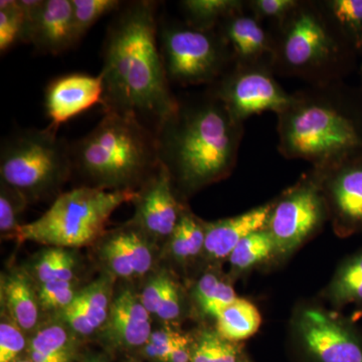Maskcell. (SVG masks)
I'll list each match as a JSON object with an SVG mask.
<instances>
[{"label":"cell","mask_w":362,"mask_h":362,"mask_svg":"<svg viewBox=\"0 0 362 362\" xmlns=\"http://www.w3.org/2000/svg\"><path fill=\"white\" fill-rule=\"evenodd\" d=\"M157 7L151 0L123 4L107 30L100 73L104 112L130 114L147 126L149 121L154 132L178 103L159 49Z\"/></svg>","instance_id":"6da1fadb"},{"label":"cell","mask_w":362,"mask_h":362,"mask_svg":"<svg viewBox=\"0 0 362 362\" xmlns=\"http://www.w3.org/2000/svg\"><path fill=\"white\" fill-rule=\"evenodd\" d=\"M244 123L209 89L178 99L156 130L159 163L173 187L194 192L226 177L237 163Z\"/></svg>","instance_id":"7a4b0ae2"},{"label":"cell","mask_w":362,"mask_h":362,"mask_svg":"<svg viewBox=\"0 0 362 362\" xmlns=\"http://www.w3.org/2000/svg\"><path fill=\"white\" fill-rule=\"evenodd\" d=\"M278 115V150L285 158L311 162L324 168L357 156L362 133L343 103L337 82L311 86L292 94Z\"/></svg>","instance_id":"3957f363"},{"label":"cell","mask_w":362,"mask_h":362,"mask_svg":"<svg viewBox=\"0 0 362 362\" xmlns=\"http://www.w3.org/2000/svg\"><path fill=\"white\" fill-rule=\"evenodd\" d=\"M96 127L70 143L71 170L83 187L134 190L158 168L156 132L130 114L104 112Z\"/></svg>","instance_id":"277c9868"},{"label":"cell","mask_w":362,"mask_h":362,"mask_svg":"<svg viewBox=\"0 0 362 362\" xmlns=\"http://www.w3.org/2000/svg\"><path fill=\"white\" fill-rule=\"evenodd\" d=\"M273 71L311 86L337 82L349 47L338 37L317 1H301L273 23Z\"/></svg>","instance_id":"5b68a950"},{"label":"cell","mask_w":362,"mask_h":362,"mask_svg":"<svg viewBox=\"0 0 362 362\" xmlns=\"http://www.w3.org/2000/svg\"><path fill=\"white\" fill-rule=\"evenodd\" d=\"M136 194V190L75 188L58 195L37 220L21 226L18 240L64 249L89 246L104 235L114 211L134 201Z\"/></svg>","instance_id":"8992f818"},{"label":"cell","mask_w":362,"mask_h":362,"mask_svg":"<svg viewBox=\"0 0 362 362\" xmlns=\"http://www.w3.org/2000/svg\"><path fill=\"white\" fill-rule=\"evenodd\" d=\"M71 173L70 143L51 126L20 129L2 140L1 183L20 192L28 202L56 194Z\"/></svg>","instance_id":"52a82bcc"},{"label":"cell","mask_w":362,"mask_h":362,"mask_svg":"<svg viewBox=\"0 0 362 362\" xmlns=\"http://www.w3.org/2000/svg\"><path fill=\"white\" fill-rule=\"evenodd\" d=\"M158 42L170 84L209 87L233 65L230 49L218 30H199L185 21L162 20Z\"/></svg>","instance_id":"ba28073f"},{"label":"cell","mask_w":362,"mask_h":362,"mask_svg":"<svg viewBox=\"0 0 362 362\" xmlns=\"http://www.w3.org/2000/svg\"><path fill=\"white\" fill-rule=\"evenodd\" d=\"M267 66L233 65L209 90L226 105L235 119H246L265 112L284 110L292 100Z\"/></svg>","instance_id":"9c48e42d"},{"label":"cell","mask_w":362,"mask_h":362,"mask_svg":"<svg viewBox=\"0 0 362 362\" xmlns=\"http://www.w3.org/2000/svg\"><path fill=\"white\" fill-rule=\"evenodd\" d=\"M325 199L315 173L311 180L298 183L273 204L267 230L275 251L288 254L296 249L323 220Z\"/></svg>","instance_id":"30bf717a"},{"label":"cell","mask_w":362,"mask_h":362,"mask_svg":"<svg viewBox=\"0 0 362 362\" xmlns=\"http://www.w3.org/2000/svg\"><path fill=\"white\" fill-rule=\"evenodd\" d=\"M298 331L307 351L319 362H362L361 337L349 325L322 311H304Z\"/></svg>","instance_id":"8fae6325"},{"label":"cell","mask_w":362,"mask_h":362,"mask_svg":"<svg viewBox=\"0 0 362 362\" xmlns=\"http://www.w3.org/2000/svg\"><path fill=\"white\" fill-rule=\"evenodd\" d=\"M133 202L136 206L133 223L154 238L170 237L185 211L177 201L168 169L162 164L140 187Z\"/></svg>","instance_id":"7c38bea8"},{"label":"cell","mask_w":362,"mask_h":362,"mask_svg":"<svg viewBox=\"0 0 362 362\" xmlns=\"http://www.w3.org/2000/svg\"><path fill=\"white\" fill-rule=\"evenodd\" d=\"M361 157L357 154L313 170L335 218L349 230H362Z\"/></svg>","instance_id":"4fadbf2b"},{"label":"cell","mask_w":362,"mask_h":362,"mask_svg":"<svg viewBox=\"0 0 362 362\" xmlns=\"http://www.w3.org/2000/svg\"><path fill=\"white\" fill-rule=\"evenodd\" d=\"M104 83L98 76L74 73L54 78L45 88V108L51 127L58 130L62 124L103 103Z\"/></svg>","instance_id":"5bb4252c"},{"label":"cell","mask_w":362,"mask_h":362,"mask_svg":"<svg viewBox=\"0 0 362 362\" xmlns=\"http://www.w3.org/2000/svg\"><path fill=\"white\" fill-rule=\"evenodd\" d=\"M218 30L230 49L233 65L267 66L273 70V37L246 4L228 16Z\"/></svg>","instance_id":"9a60e30c"},{"label":"cell","mask_w":362,"mask_h":362,"mask_svg":"<svg viewBox=\"0 0 362 362\" xmlns=\"http://www.w3.org/2000/svg\"><path fill=\"white\" fill-rule=\"evenodd\" d=\"M104 327L109 342L123 349L144 346L152 333L149 312L140 296L130 290L113 298Z\"/></svg>","instance_id":"2e32d148"},{"label":"cell","mask_w":362,"mask_h":362,"mask_svg":"<svg viewBox=\"0 0 362 362\" xmlns=\"http://www.w3.org/2000/svg\"><path fill=\"white\" fill-rule=\"evenodd\" d=\"M30 45L42 54H59L77 45L71 0H44L33 23Z\"/></svg>","instance_id":"e0dca14e"},{"label":"cell","mask_w":362,"mask_h":362,"mask_svg":"<svg viewBox=\"0 0 362 362\" xmlns=\"http://www.w3.org/2000/svg\"><path fill=\"white\" fill-rule=\"evenodd\" d=\"M272 207L273 204H264L233 218L204 223V251L211 259L228 258L240 240L266 230Z\"/></svg>","instance_id":"ac0fdd59"},{"label":"cell","mask_w":362,"mask_h":362,"mask_svg":"<svg viewBox=\"0 0 362 362\" xmlns=\"http://www.w3.org/2000/svg\"><path fill=\"white\" fill-rule=\"evenodd\" d=\"M112 301L110 278H99L80 289L70 306L61 311L62 319L74 333L88 337L107 322Z\"/></svg>","instance_id":"d6986e66"},{"label":"cell","mask_w":362,"mask_h":362,"mask_svg":"<svg viewBox=\"0 0 362 362\" xmlns=\"http://www.w3.org/2000/svg\"><path fill=\"white\" fill-rule=\"evenodd\" d=\"M1 298L7 316L23 332L37 326L40 300L32 279L23 271H13L1 280Z\"/></svg>","instance_id":"ffe728a7"},{"label":"cell","mask_w":362,"mask_h":362,"mask_svg":"<svg viewBox=\"0 0 362 362\" xmlns=\"http://www.w3.org/2000/svg\"><path fill=\"white\" fill-rule=\"evenodd\" d=\"M318 2L326 20L347 47L362 49V0Z\"/></svg>","instance_id":"44dd1931"},{"label":"cell","mask_w":362,"mask_h":362,"mask_svg":"<svg viewBox=\"0 0 362 362\" xmlns=\"http://www.w3.org/2000/svg\"><path fill=\"white\" fill-rule=\"evenodd\" d=\"M216 333L223 339L238 342L252 337L261 326L257 307L247 300L237 298L216 317Z\"/></svg>","instance_id":"7402d4cb"},{"label":"cell","mask_w":362,"mask_h":362,"mask_svg":"<svg viewBox=\"0 0 362 362\" xmlns=\"http://www.w3.org/2000/svg\"><path fill=\"white\" fill-rule=\"evenodd\" d=\"M246 2L240 0H183L180 2L183 21L199 30H218L228 16Z\"/></svg>","instance_id":"603a6c76"},{"label":"cell","mask_w":362,"mask_h":362,"mask_svg":"<svg viewBox=\"0 0 362 362\" xmlns=\"http://www.w3.org/2000/svg\"><path fill=\"white\" fill-rule=\"evenodd\" d=\"M28 351L35 362H71L74 345L64 326L52 324L37 331Z\"/></svg>","instance_id":"cb8c5ba5"},{"label":"cell","mask_w":362,"mask_h":362,"mask_svg":"<svg viewBox=\"0 0 362 362\" xmlns=\"http://www.w3.org/2000/svg\"><path fill=\"white\" fill-rule=\"evenodd\" d=\"M77 259L64 247H51L40 255L33 267V276L40 284L52 281H74Z\"/></svg>","instance_id":"d4e9b609"},{"label":"cell","mask_w":362,"mask_h":362,"mask_svg":"<svg viewBox=\"0 0 362 362\" xmlns=\"http://www.w3.org/2000/svg\"><path fill=\"white\" fill-rule=\"evenodd\" d=\"M194 297L202 311L216 318L238 298L232 286L214 274L202 276L195 287Z\"/></svg>","instance_id":"484cf974"},{"label":"cell","mask_w":362,"mask_h":362,"mask_svg":"<svg viewBox=\"0 0 362 362\" xmlns=\"http://www.w3.org/2000/svg\"><path fill=\"white\" fill-rule=\"evenodd\" d=\"M273 251V239L266 228L240 240L228 258L233 270L245 271L268 258Z\"/></svg>","instance_id":"4316f807"},{"label":"cell","mask_w":362,"mask_h":362,"mask_svg":"<svg viewBox=\"0 0 362 362\" xmlns=\"http://www.w3.org/2000/svg\"><path fill=\"white\" fill-rule=\"evenodd\" d=\"M331 293L337 303L362 305V252L354 255L341 267Z\"/></svg>","instance_id":"83f0119b"},{"label":"cell","mask_w":362,"mask_h":362,"mask_svg":"<svg viewBox=\"0 0 362 362\" xmlns=\"http://www.w3.org/2000/svg\"><path fill=\"white\" fill-rule=\"evenodd\" d=\"M73 6L74 35L80 42L100 18L117 13L124 2L119 0H71Z\"/></svg>","instance_id":"f1b7e54d"},{"label":"cell","mask_w":362,"mask_h":362,"mask_svg":"<svg viewBox=\"0 0 362 362\" xmlns=\"http://www.w3.org/2000/svg\"><path fill=\"white\" fill-rule=\"evenodd\" d=\"M121 244L129 255L136 276L148 273L153 265V254L149 247L146 233L132 223L131 226L116 230Z\"/></svg>","instance_id":"f546056e"},{"label":"cell","mask_w":362,"mask_h":362,"mask_svg":"<svg viewBox=\"0 0 362 362\" xmlns=\"http://www.w3.org/2000/svg\"><path fill=\"white\" fill-rule=\"evenodd\" d=\"M25 21L18 0L0 1V52L6 54L14 45L23 44Z\"/></svg>","instance_id":"4dcf8cb0"},{"label":"cell","mask_w":362,"mask_h":362,"mask_svg":"<svg viewBox=\"0 0 362 362\" xmlns=\"http://www.w3.org/2000/svg\"><path fill=\"white\" fill-rule=\"evenodd\" d=\"M28 199L18 190L1 183L0 190V232L2 237L18 239L20 216L28 204Z\"/></svg>","instance_id":"1f68e13d"},{"label":"cell","mask_w":362,"mask_h":362,"mask_svg":"<svg viewBox=\"0 0 362 362\" xmlns=\"http://www.w3.org/2000/svg\"><path fill=\"white\" fill-rule=\"evenodd\" d=\"M239 347L218 333L204 332L192 349V362H238Z\"/></svg>","instance_id":"d6a6232c"},{"label":"cell","mask_w":362,"mask_h":362,"mask_svg":"<svg viewBox=\"0 0 362 362\" xmlns=\"http://www.w3.org/2000/svg\"><path fill=\"white\" fill-rule=\"evenodd\" d=\"M74 281H52L40 284L37 289L40 308L47 310H65L75 300L78 292Z\"/></svg>","instance_id":"836d02e7"},{"label":"cell","mask_w":362,"mask_h":362,"mask_svg":"<svg viewBox=\"0 0 362 362\" xmlns=\"http://www.w3.org/2000/svg\"><path fill=\"white\" fill-rule=\"evenodd\" d=\"M102 257L106 265L117 277L127 279L136 276L129 255L121 244L116 232L104 240Z\"/></svg>","instance_id":"e575fe53"},{"label":"cell","mask_w":362,"mask_h":362,"mask_svg":"<svg viewBox=\"0 0 362 362\" xmlns=\"http://www.w3.org/2000/svg\"><path fill=\"white\" fill-rule=\"evenodd\" d=\"M26 345L23 331L13 321L2 319L0 324V362H13Z\"/></svg>","instance_id":"d590c367"},{"label":"cell","mask_w":362,"mask_h":362,"mask_svg":"<svg viewBox=\"0 0 362 362\" xmlns=\"http://www.w3.org/2000/svg\"><path fill=\"white\" fill-rule=\"evenodd\" d=\"M300 0H250L247 7L259 21L276 23L284 20L299 4Z\"/></svg>","instance_id":"8d00e7d4"},{"label":"cell","mask_w":362,"mask_h":362,"mask_svg":"<svg viewBox=\"0 0 362 362\" xmlns=\"http://www.w3.org/2000/svg\"><path fill=\"white\" fill-rule=\"evenodd\" d=\"M185 337V335L175 331H154L150 335L148 341L144 345L145 354L150 358L168 362L169 356Z\"/></svg>","instance_id":"74e56055"},{"label":"cell","mask_w":362,"mask_h":362,"mask_svg":"<svg viewBox=\"0 0 362 362\" xmlns=\"http://www.w3.org/2000/svg\"><path fill=\"white\" fill-rule=\"evenodd\" d=\"M170 280L171 278L168 274L161 273L151 279L148 284L145 286L140 299H141L143 306L150 314L156 315Z\"/></svg>","instance_id":"f35d334b"},{"label":"cell","mask_w":362,"mask_h":362,"mask_svg":"<svg viewBox=\"0 0 362 362\" xmlns=\"http://www.w3.org/2000/svg\"><path fill=\"white\" fill-rule=\"evenodd\" d=\"M181 312V301L180 289L175 281L171 279L170 282L166 288L164 293L163 299H162L160 307L156 316L164 321H173L178 318Z\"/></svg>","instance_id":"ab89813d"},{"label":"cell","mask_w":362,"mask_h":362,"mask_svg":"<svg viewBox=\"0 0 362 362\" xmlns=\"http://www.w3.org/2000/svg\"><path fill=\"white\" fill-rule=\"evenodd\" d=\"M192 350L189 347V340L187 337L175 347L169 356L168 362H192Z\"/></svg>","instance_id":"60d3db41"},{"label":"cell","mask_w":362,"mask_h":362,"mask_svg":"<svg viewBox=\"0 0 362 362\" xmlns=\"http://www.w3.org/2000/svg\"><path fill=\"white\" fill-rule=\"evenodd\" d=\"M86 362H103L101 361V359H96V358H90L89 361H87Z\"/></svg>","instance_id":"b9f144b4"},{"label":"cell","mask_w":362,"mask_h":362,"mask_svg":"<svg viewBox=\"0 0 362 362\" xmlns=\"http://www.w3.org/2000/svg\"><path fill=\"white\" fill-rule=\"evenodd\" d=\"M16 362H35L33 361V359H28V361H16Z\"/></svg>","instance_id":"7bdbcfd3"},{"label":"cell","mask_w":362,"mask_h":362,"mask_svg":"<svg viewBox=\"0 0 362 362\" xmlns=\"http://www.w3.org/2000/svg\"><path fill=\"white\" fill-rule=\"evenodd\" d=\"M238 362H249V361H239Z\"/></svg>","instance_id":"ee69618b"}]
</instances>
